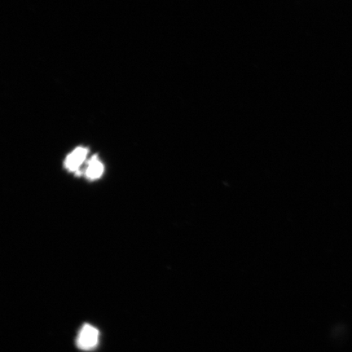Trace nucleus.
I'll use <instances>...</instances> for the list:
<instances>
[{"mask_svg":"<svg viewBox=\"0 0 352 352\" xmlns=\"http://www.w3.org/2000/svg\"><path fill=\"white\" fill-rule=\"evenodd\" d=\"M100 330L90 324H83L76 338L78 349L82 351H92L98 349L100 343Z\"/></svg>","mask_w":352,"mask_h":352,"instance_id":"obj_1","label":"nucleus"},{"mask_svg":"<svg viewBox=\"0 0 352 352\" xmlns=\"http://www.w3.org/2000/svg\"><path fill=\"white\" fill-rule=\"evenodd\" d=\"M103 164L99 161L98 157L94 156L89 162H88L86 175L87 177L90 179H96L100 177L101 175L103 174Z\"/></svg>","mask_w":352,"mask_h":352,"instance_id":"obj_3","label":"nucleus"},{"mask_svg":"<svg viewBox=\"0 0 352 352\" xmlns=\"http://www.w3.org/2000/svg\"><path fill=\"white\" fill-rule=\"evenodd\" d=\"M87 149L78 148L66 158L65 166L69 170H77L86 160Z\"/></svg>","mask_w":352,"mask_h":352,"instance_id":"obj_2","label":"nucleus"}]
</instances>
